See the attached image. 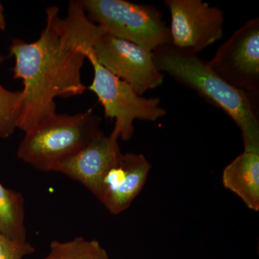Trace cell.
Instances as JSON below:
<instances>
[{
	"mask_svg": "<svg viewBox=\"0 0 259 259\" xmlns=\"http://www.w3.org/2000/svg\"><path fill=\"white\" fill-rule=\"evenodd\" d=\"M49 255L54 259H111L105 248L96 240L77 237L71 241H54Z\"/></svg>",
	"mask_w": 259,
	"mask_h": 259,
	"instance_id": "13",
	"label": "cell"
},
{
	"mask_svg": "<svg viewBox=\"0 0 259 259\" xmlns=\"http://www.w3.org/2000/svg\"><path fill=\"white\" fill-rule=\"evenodd\" d=\"M102 118L92 109L75 115L57 114L25 133L17 156L41 171H54L103 133Z\"/></svg>",
	"mask_w": 259,
	"mask_h": 259,
	"instance_id": "3",
	"label": "cell"
},
{
	"mask_svg": "<svg viewBox=\"0 0 259 259\" xmlns=\"http://www.w3.org/2000/svg\"><path fill=\"white\" fill-rule=\"evenodd\" d=\"M5 59L0 54V64ZM23 104L22 90L10 91L0 83V139L10 137L18 128Z\"/></svg>",
	"mask_w": 259,
	"mask_h": 259,
	"instance_id": "14",
	"label": "cell"
},
{
	"mask_svg": "<svg viewBox=\"0 0 259 259\" xmlns=\"http://www.w3.org/2000/svg\"><path fill=\"white\" fill-rule=\"evenodd\" d=\"M46 259H54V258H51L50 255H48V256L47 257V258H46Z\"/></svg>",
	"mask_w": 259,
	"mask_h": 259,
	"instance_id": "17",
	"label": "cell"
},
{
	"mask_svg": "<svg viewBox=\"0 0 259 259\" xmlns=\"http://www.w3.org/2000/svg\"><path fill=\"white\" fill-rule=\"evenodd\" d=\"M35 248L28 241H18L0 234V259H23Z\"/></svg>",
	"mask_w": 259,
	"mask_h": 259,
	"instance_id": "15",
	"label": "cell"
},
{
	"mask_svg": "<svg viewBox=\"0 0 259 259\" xmlns=\"http://www.w3.org/2000/svg\"><path fill=\"white\" fill-rule=\"evenodd\" d=\"M211 69L256 105L259 92V18L235 31L207 61Z\"/></svg>",
	"mask_w": 259,
	"mask_h": 259,
	"instance_id": "6",
	"label": "cell"
},
{
	"mask_svg": "<svg viewBox=\"0 0 259 259\" xmlns=\"http://www.w3.org/2000/svg\"><path fill=\"white\" fill-rule=\"evenodd\" d=\"M170 14V44L198 54L223 37L224 13L201 0H165Z\"/></svg>",
	"mask_w": 259,
	"mask_h": 259,
	"instance_id": "8",
	"label": "cell"
},
{
	"mask_svg": "<svg viewBox=\"0 0 259 259\" xmlns=\"http://www.w3.org/2000/svg\"><path fill=\"white\" fill-rule=\"evenodd\" d=\"M223 185L252 210H259V153L243 151L224 168Z\"/></svg>",
	"mask_w": 259,
	"mask_h": 259,
	"instance_id": "11",
	"label": "cell"
},
{
	"mask_svg": "<svg viewBox=\"0 0 259 259\" xmlns=\"http://www.w3.org/2000/svg\"><path fill=\"white\" fill-rule=\"evenodd\" d=\"M118 138L104 132L77 153L61 162L54 171L77 181L99 201L104 192V181L108 172L120 163L123 153Z\"/></svg>",
	"mask_w": 259,
	"mask_h": 259,
	"instance_id": "9",
	"label": "cell"
},
{
	"mask_svg": "<svg viewBox=\"0 0 259 259\" xmlns=\"http://www.w3.org/2000/svg\"><path fill=\"white\" fill-rule=\"evenodd\" d=\"M88 18L105 33L150 51L170 44L169 29L158 8L125 0H81Z\"/></svg>",
	"mask_w": 259,
	"mask_h": 259,
	"instance_id": "4",
	"label": "cell"
},
{
	"mask_svg": "<svg viewBox=\"0 0 259 259\" xmlns=\"http://www.w3.org/2000/svg\"><path fill=\"white\" fill-rule=\"evenodd\" d=\"M93 52L102 66L141 96L163 82L164 74L156 66L153 51L137 44L105 33L94 44Z\"/></svg>",
	"mask_w": 259,
	"mask_h": 259,
	"instance_id": "7",
	"label": "cell"
},
{
	"mask_svg": "<svg viewBox=\"0 0 259 259\" xmlns=\"http://www.w3.org/2000/svg\"><path fill=\"white\" fill-rule=\"evenodd\" d=\"M151 168V163L141 153L122 155L120 163L105 177L100 202L112 214L126 210L142 190Z\"/></svg>",
	"mask_w": 259,
	"mask_h": 259,
	"instance_id": "10",
	"label": "cell"
},
{
	"mask_svg": "<svg viewBox=\"0 0 259 259\" xmlns=\"http://www.w3.org/2000/svg\"><path fill=\"white\" fill-rule=\"evenodd\" d=\"M5 29H6V21H5L4 9L3 5L0 3V30L5 31Z\"/></svg>",
	"mask_w": 259,
	"mask_h": 259,
	"instance_id": "16",
	"label": "cell"
},
{
	"mask_svg": "<svg viewBox=\"0 0 259 259\" xmlns=\"http://www.w3.org/2000/svg\"><path fill=\"white\" fill-rule=\"evenodd\" d=\"M105 32L93 23L80 1H71L62 18L58 7L46 9V26L35 41L12 40L13 78L23 81V109L18 128L28 132L56 113L55 99L83 95L87 53Z\"/></svg>",
	"mask_w": 259,
	"mask_h": 259,
	"instance_id": "1",
	"label": "cell"
},
{
	"mask_svg": "<svg viewBox=\"0 0 259 259\" xmlns=\"http://www.w3.org/2000/svg\"><path fill=\"white\" fill-rule=\"evenodd\" d=\"M0 234L18 241H27L25 199L23 194L0 183Z\"/></svg>",
	"mask_w": 259,
	"mask_h": 259,
	"instance_id": "12",
	"label": "cell"
},
{
	"mask_svg": "<svg viewBox=\"0 0 259 259\" xmlns=\"http://www.w3.org/2000/svg\"><path fill=\"white\" fill-rule=\"evenodd\" d=\"M155 63L163 74L194 90L219 107L241 130L244 151L259 153V120L249 97L228 84L209 67L207 61L192 51L162 46L153 51Z\"/></svg>",
	"mask_w": 259,
	"mask_h": 259,
	"instance_id": "2",
	"label": "cell"
},
{
	"mask_svg": "<svg viewBox=\"0 0 259 259\" xmlns=\"http://www.w3.org/2000/svg\"><path fill=\"white\" fill-rule=\"evenodd\" d=\"M87 59L94 69V77L88 90L95 93L104 109L106 118L115 120L112 134L127 141L134 133L136 120L154 122L164 117L166 111L157 97L145 98L134 88L102 66L94 56L93 49Z\"/></svg>",
	"mask_w": 259,
	"mask_h": 259,
	"instance_id": "5",
	"label": "cell"
}]
</instances>
